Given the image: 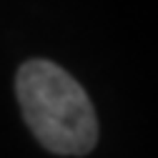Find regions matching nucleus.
Here are the masks:
<instances>
[{"label":"nucleus","mask_w":158,"mask_h":158,"mask_svg":"<svg viewBox=\"0 0 158 158\" xmlns=\"http://www.w3.org/2000/svg\"><path fill=\"white\" fill-rule=\"evenodd\" d=\"M23 118L48 151L83 156L98 143V118L83 85L50 60H28L15 78Z\"/></svg>","instance_id":"obj_1"}]
</instances>
